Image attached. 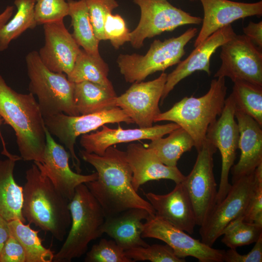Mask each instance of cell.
Returning <instances> with one entry per match:
<instances>
[{
    "label": "cell",
    "mask_w": 262,
    "mask_h": 262,
    "mask_svg": "<svg viewBox=\"0 0 262 262\" xmlns=\"http://www.w3.org/2000/svg\"><path fill=\"white\" fill-rule=\"evenodd\" d=\"M82 158L96 170L97 178L85 183L101 207L105 218L131 208L146 210L154 215L150 203L134 189L132 172L126 151L109 147L102 155L80 150Z\"/></svg>",
    "instance_id": "cell-1"
},
{
    "label": "cell",
    "mask_w": 262,
    "mask_h": 262,
    "mask_svg": "<svg viewBox=\"0 0 262 262\" xmlns=\"http://www.w3.org/2000/svg\"><path fill=\"white\" fill-rule=\"evenodd\" d=\"M0 116L15 131L21 159L42 163L46 127L38 102L31 93L15 91L0 74Z\"/></svg>",
    "instance_id": "cell-2"
},
{
    "label": "cell",
    "mask_w": 262,
    "mask_h": 262,
    "mask_svg": "<svg viewBox=\"0 0 262 262\" xmlns=\"http://www.w3.org/2000/svg\"><path fill=\"white\" fill-rule=\"evenodd\" d=\"M22 214L29 224L63 241L71 225L69 200L54 187L33 163L26 171Z\"/></svg>",
    "instance_id": "cell-3"
},
{
    "label": "cell",
    "mask_w": 262,
    "mask_h": 262,
    "mask_svg": "<svg viewBox=\"0 0 262 262\" xmlns=\"http://www.w3.org/2000/svg\"><path fill=\"white\" fill-rule=\"evenodd\" d=\"M227 91L225 78H216L205 95L184 97L168 110L161 112L154 122L168 121L178 124L192 137L197 150L206 139L209 126L221 114Z\"/></svg>",
    "instance_id": "cell-4"
},
{
    "label": "cell",
    "mask_w": 262,
    "mask_h": 262,
    "mask_svg": "<svg viewBox=\"0 0 262 262\" xmlns=\"http://www.w3.org/2000/svg\"><path fill=\"white\" fill-rule=\"evenodd\" d=\"M71 223L68 235L54 262H70L84 254L89 243L103 233L105 216L101 207L85 183L76 188L69 201Z\"/></svg>",
    "instance_id": "cell-5"
},
{
    "label": "cell",
    "mask_w": 262,
    "mask_h": 262,
    "mask_svg": "<svg viewBox=\"0 0 262 262\" xmlns=\"http://www.w3.org/2000/svg\"><path fill=\"white\" fill-rule=\"evenodd\" d=\"M25 62L29 93L37 97L44 118L60 113L80 115L74 101L75 83L70 81L66 75L49 70L35 50L27 54Z\"/></svg>",
    "instance_id": "cell-6"
},
{
    "label": "cell",
    "mask_w": 262,
    "mask_h": 262,
    "mask_svg": "<svg viewBox=\"0 0 262 262\" xmlns=\"http://www.w3.org/2000/svg\"><path fill=\"white\" fill-rule=\"evenodd\" d=\"M197 31L196 28L191 27L178 36L164 41L155 39L145 55L120 54L116 62L121 74L127 82L132 83L178 64L185 53V46Z\"/></svg>",
    "instance_id": "cell-7"
},
{
    "label": "cell",
    "mask_w": 262,
    "mask_h": 262,
    "mask_svg": "<svg viewBox=\"0 0 262 262\" xmlns=\"http://www.w3.org/2000/svg\"><path fill=\"white\" fill-rule=\"evenodd\" d=\"M44 119L45 125L50 133L56 136L68 149L73 165L78 173L82 171L80 160L75 151V145L78 136L95 131L107 124L133 123L125 112L118 107L76 116L60 113Z\"/></svg>",
    "instance_id": "cell-8"
},
{
    "label": "cell",
    "mask_w": 262,
    "mask_h": 262,
    "mask_svg": "<svg viewBox=\"0 0 262 262\" xmlns=\"http://www.w3.org/2000/svg\"><path fill=\"white\" fill-rule=\"evenodd\" d=\"M141 11L137 27L130 33V42L136 49L141 48L146 38L164 32L172 31L187 25H199L202 18L177 8L167 0H132Z\"/></svg>",
    "instance_id": "cell-9"
},
{
    "label": "cell",
    "mask_w": 262,
    "mask_h": 262,
    "mask_svg": "<svg viewBox=\"0 0 262 262\" xmlns=\"http://www.w3.org/2000/svg\"><path fill=\"white\" fill-rule=\"evenodd\" d=\"M217 148L205 139L197 150L195 164L182 181L192 201L196 225L201 226L216 204L217 184L213 173V155Z\"/></svg>",
    "instance_id": "cell-10"
},
{
    "label": "cell",
    "mask_w": 262,
    "mask_h": 262,
    "mask_svg": "<svg viewBox=\"0 0 262 262\" xmlns=\"http://www.w3.org/2000/svg\"><path fill=\"white\" fill-rule=\"evenodd\" d=\"M255 180L254 171L232 182L225 197L216 203L200 226L199 234L203 243L212 246L231 221L244 216L253 191Z\"/></svg>",
    "instance_id": "cell-11"
},
{
    "label": "cell",
    "mask_w": 262,
    "mask_h": 262,
    "mask_svg": "<svg viewBox=\"0 0 262 262\" xmlns=\"http://www.w3.org/2000/svg\"><path fill=\"white\" fill-rule=\"evenodd\" d=\"M221 65L214 78L228 77L262 86V52L244 34H237L221 47Z\"/></svg>",
    "instance_id": "cell-12"
},
{
    "label": "cell",
    "mask_w": 262,
    "mask_h": 262,
    "mask_svg": "<svg viewBox=\"0 0 262 262\" xmlns=\"http://www.w3.org/2000/svg\"><path fill=\"white\" fill-rule=\"evenodd\" d=\"M142 237L165 242L181 259L193 257L199 262H222L224 260L225 250L206 245L155 214L150 215L143 223Z\"/></svg>",
    "instance_id": "cell-13"
},
{
    "label": "cell",
    "mask_w": 262,
    "mask_h": 262,
    "mask_svg": "<svg viewBox=\"0 0 262 262\" xmlns=\"http://www.w3.org/2000/svg\"><path fill=\"white\" fill-rule=\"evenodd\" d=\"M235 112L234 102L229 95L226 98L221 114L209 126L206 134V139L219 149L221 156V171L216 203L225 197L231 186L229 181V173L234 165L239 139Z\"/></svg>",
    "instance_id": "cell-14"
},
{
    "label": "cell",
    "mask_w": 262,
    "mask_h": 262,
    "mask_svg": "<svg viewBox=\"0 0 262 262\" xmlns=\"http://www.w3.org/2000/svg\"><path fill=\"white\" fill-rule=\"evenodd\" d=\"M167 75L163 72L152 81L132 83L125 93L116 97L115 106L121 109L139 128L152 127L161 112L159 102Z\"/></svg>",
    "instance_id": "cell-15"
},
{
    "label": "cell",
    "mask_w": 262,
    "mask_h": 262,
    "mask_svg": "<svg viewBox=\"0 0 262 262\" xmlns=\"http://www.w3.org/2000/svg\"><path fill=\"white\" fill-rule=\"evenodd\" d=\"M46 136L43 163H33L49 179L56 189L70 201L77 187L95 180L97 173L82 175L72 171L69 164L70 153L55 141L47 128Z\"/></svg>",
    "instance_id": "cell-16"
},
{
    "label": "cell",
    "mask_w": 262,
    "mask_h": 262,
    "mask_svg": "<svg viewBox=\"0 0 262 262\" xmlns=\"http://www.w3.org/2000/svg\"><path fill=\"white\" fill-rule=\"evenodd\" d=\"M45 43L38 51L43 64L50 71L68 75L81 50L63 21L43 25Z\"/></svg>",
    "instance_id": "cell-17"
},
{
    "label": "cell",
    "mask_w": 262,
    "mask_h": 262,
    "mask_svg": "<svg viewBox=\"0 0 262 262\" xmlns=\"http://www.w3.org/2000/svg\"><path fill=\"white\" fill-rule=\"evenodd\" d=\"M236 34L233 27L229 24L213 33L195 47L189 55L181 61L176 68L167 75L160 100L161 103L179 82L195 72L203 71L210 76V61L212 55L219 48Z\"/></svg>",
    "instance_id": "cell-18"
},
{
    "label": "cell",
    "mask_w": 262,
    "mask_h": 262,
    "mask_svg": "<svg viewBox=\"0 0 262 262\" xmlns=\"http://www.w3.org/2000/svg\"><path fill=\"white\" fill-rule=\"evenodd\" d=\"M204 16L195 41L196 47L213 33L240 19L262 16V1L243 2L230 0H199Z\"/></svg>",
    "instance_id": "cell-19"
},
{
    "label": "cell",
    "mask_w": 262,
    "mask_h": 262,
    "mask_svg": "<svg viewBox=\"0 0 262 262\" xmlns=\"http://www.w3.org/2000/svg\"><path fill=\"white\" fill-rule=\"evenodd\" d=\"M101 127L100 131L82 135L80 143L87 152L101 156L113 145L140 140H152L162 137L180 127L171 122L145 128L123 129L120 125L116 129L110 128L105 125Z\"/></svg>",
    "instance_id": "cell-20"
},
{
    "label": "cell",
    "mask_w": 262,
    "mask_h": 262,
    "mask_svg": "<svg viewBox=\"0 0 262 262\" xmlns=\"http://www.w3.org/2000/svg\"><path fill=\"white\" fill-rule=\"evenodd\" d=\"M145 195L155 215L189 234L193 233L196 225L195 212L182 181L176 183L174 188L167 194L148 192Z\"/></svg>",
    "instance_id": "cell-21"
},
{
    "label": "cell",
    "mask_w": 262,
    "mask_h": 262,
    "mask_svg": "<svg viewBox=\"0 0 262 262\" xmlns=\"http://www.w3.org/2000/svg\"><path fill=\"white\" fill-rule=\"evenodd\" d=\"M126 153L132 172V185L136 192L141 185L149 181L166 179L178 183L185 179L177 166L164 164L153 150L141 144H130Z\"/></svg>",
    "instance_id": "cell-22"
},
{
    "label": "cell",
    "mask_w": 262,
    "mask_h": 262,
    "mask_svg": "<svg viewBox=\"0 0 262 262\" xmlns=\"http://www.w3.org/2000/svg\"><path fill=\"white\" fill-rule=\"evenodd\" d=\"M239 130L240 156L231 168L232 182L253 173L262 164V126L250 116L235 111Z\"/></svg>",
    "instance_id": "cell-23"
},
{
    "label": "cell",
    "mask_w": 262,
    "mask_h": 262,
    "mask_svg": "<svg viewBox=\"0 0 262 262\" xmlns=\"http://www.w3.org/2000/svg\"><path fill=\"white\" fill-rule=\"evenodd\" d=\"M150 214L140 208H131L105 218L103 233L112 238L124 250L149 245L142 237L143 220Z\"/></svg>",
    "instance_id": "cell-24"
},
{
    "label": "cell",
    "mask_w": 262,
    "mask_h": 262,
    "mask_svg": "<svg viewBox=\"0 0 262 262\" xmlns=\"http://www.w3.org/2000/svg\"><path fill=\"white\" fill-rule=\"evenodd\" d=\"M21 159L15 155L0 159V215L8 221L19 219L25 223L22 213L23 187L16 183L14 176L16 162Z\"/></svg>",
    "instance_id": "cell-25"
},
{
    "label": "cell",
    "mask_w": 262,
    "mask_h": 262,
    "mask_svg": "<svg viewBox=\"0 0 262 262\" xmlns=\"http://www.w3.org/2000/svg\"><path fill=\"white\" fill-rule=\"evenodd\" d=\"M115 91L89 81L75 83L74 98L80 115L101 112L115 106Z\"/></svg>",
    "instance_id": "cell-26"
},
{
    "label": "cell",
    "mask_w": 262,
    "mask_h": 262,
    "mask_svg": "<svg viewBox=\"0 0 262 262\" xmlns=\"http://www.w3.org/2000/svg\"><path fill=\"white\" fill-rule=\"evenodd\" d=\"M68 16L73 29L72 34L77 44L90 55L100 57L99 41L96 38L91 25L85 0H67Z\"/></svg>",
    "instance_id": "cell-27"
},
{
    "label": "cell",
    "mask_w": 262,
    "mask_h": 262,
    "mask_svg": "<svg viewBox=\"0 0 262 262\" xmlns=\"http://www.w3.org/2000/svg\"><path fill=\"white\" fill-rule=\"evenodd\" d=\"M168 134L165 138L151 140L147 147L153 150L164 164L177 166L182 155L190 151L195 147V143L190 134L181 127Z\"/></svg>",
    "instance_id": "cell-28"
},
{
    "label": "cell",
    "mask_w": 262,
    "mask_h": 262,
    "mask_svg": "<svg viewBox=\"0 0 262 262\" xmlns=\"http://www.w3.org/2000/svg\"><path fill=\"white\" fill-rule=\"evenodd\" d=\"M109 71L108 64L101 57H94L81 49L73 68L67 77L74 83L89 81L115 91L108 78Z\"/></svg>",
    "instance_id": "cell-29"
},
{
    "label": "cell",
    "mask_w": 262,
    "mask_h": 262,
    "mask_svg": "<svg viewBox=\"0 0 262 262\" xmlns=\"http://www.w3.org/2000/svg\"><path fill=\"white\" fill-rule=\"evenodd\" d=\"M30 224L19 219L9 221L10 234L20 243L25 252L26 262H51L53 252L45 247L38 236L39 230L32 229Z\"/></svg>",
    "instance_id": "cell-30"
},
{
    "label": "cell",
    "mask_w": 262,
    "mask_h": 262,
    "mask_svg": "<svg viewBox=\"0 0 262 262\" xmlns=\"http://www.w3.org/2000/svg\"><path fill=\"white\" fill-rule=\"evenodd\" d=\"M35 0H15L16 13L0 29V51L7 49L10 43L24 32L37 26L34 12Z\"/></svg>",
    "instance_id": "cell-31"
},
{
    "label": "cell",
    "mask_w": 262,
    "mask_h": 262,
    "mask_svg": "<svg viewBox=\"0 0 262 262\" xmlns=\"http://www.w3.org/2000/svg\"><path fill=\"white\" fill-rule=\"evenodd\" d=\"M230 96L235 111L248 115L262 126V86L237 81Z\"/></svg>",
    "instance_id": "cell-32"
},
{
    "label": "cell",
    "mask_w": 262,
    "mask_h": 262,
    "mask_svg": "<svg viewBox=\"0 0 262 262\" xmlns=\"http://www.w3.org/2000/svg\"><path fill=\"white\" fill-rule=\"evenodd\" d=\"M222 242L231 249L255 243L262 235V225L250 223L239 217L224 229Z\"/></svg>",
    "instance_id": "cell-33"
},
{
    "label": "cell",
    "mask_w": 262,
    "mask_h": 262,
    "mask_svg": "<svg viewBox=\"0 0 262 262\" xmlns=\"http://www.w3.org/2000/svg\"><path fill=\"white\" fill-rule=\"evenodd\" d=\"M126 256L133 262L149 261L151 262H184L178 257L168 245L154 244L146 247L139 246L125 250Z\"/></svg>",
    "instance_id": "cell-34"
},
{
    "label": "cell",
    "mask_w": 262,
    "mask_h": 262,
    "mask_svg": "<svg viewBox=\"0 0 262 262\" xmlns=\"http://www.w3.org/2000/svg\"><path fill=\"white\" fill-rule=\"evenodd\" d=\"M85 262H133L114 240L101 239L87 252Z\"/></svg>",
    "instance_id": "cell-35"
},
{
    "label": "cell",
    "mask_w": 262,
    "mask_h": 262,
    "mask_svg": "<svg viewBox=\"0 0 262 262\" xmlns=\"http://www.w3.org/2000/svg\"><path fill=\"white\" fill-rule=\"evenodd\" d=\"M34 16L37 25L63 21L68 16L69 6L65 0H36Z\"/></svg>",
    "instance_id": "cell-36"
},
{
    "label": "cell",
    "mask_w": 262,
    "mask_h": 262,
    "mask_svg": "<svg viewBox=\"0 0 262 262\" xmlns=\"http://www.w3.org/2000/svg\"><path fill=\"white\" fill-rule=\"evenodd\" d=\"M94 34L99 41L107 40L104 31L106 16L119 5L116 0H85Z\"/></svg>",
    "instance_id": "cell-37"
},
{
    "label": "cell",
    "mask_w": 262,
    "mask_h": 262,
    "mask_svg": "<svg viewBox=\"0 0 262 262\" xmlns=\"http://www.w3.org/2000/svg\"><path fill=\"white\" fill-rule=\"evenodd\" d=\"M104 33L115 49L130 41V32L124 19L118 14H108L104 25Z\"/></svg>",
    "instance_id": "cell-38"
},
{
    "label": "cell",
    "mask_w": 262,
    "mask_h": 262,
    "mask_svg": "<svg viewBox=\"0 0 262 262\" xmlns=\"http://www.w3.org/2000/svg\"><path fill=\"white\" fill-rule=\"evenodd\" d=\"M255 180L253 191L244 220L262 225V164L255 170Z\"/></svg>",
    "instance_id": "cell-39"
},
{
    "label": "cell",
    "mask_w": 262,
    "mask_h": 262,
    "mask_svg": "<svg viewBox=\"0 0 262 262\" xmlns=\"http://www.w3.org/2000/svg\"><path fill=\"white\" fill-rule=\"evenodd\" d=\"M253 248L248 253L242 255L236 249L229 248L225 251L223 262H262V235L255 243Z\"/></svg>",
    "instance_id": "cell-40"
},
{
    "label": "cell",
    "mask_w": 262,
    "mask_h": 262,
    "mask_svg": "<svg viewBox=\"0 0 262 262\" xmlns=\"http://www.w3.org/2000/svg\"><path fill=\"white\" fill-rule=\"evenodd\" d=\"M0 262H26L24 248L18 240L11 235L1 250Z\"/></svg>",
    "instance_id": "cell-41"
},
{
    "label": "cell",
    "mask_w": 262,
    "mask_h": 262,
    "mask_svg": "<svg viewBox=\"0 0 262 262\" xmlns=\"http://www.w3.org/2000/svg\"><path fill=\"white\" fill-rule=\"evenodd\" d=\"M244 34L260 49H262V21L254 22L250 21L243 28Z\"/></svg>",
    "instance_id": "cell-42"
},
{
    "label": "cell",
    "mask_w": 262,
    "mask_h": 262,
    "mask_svg": "<svg viewBox=\"0 0 262 262\" xmlns=\"http://www.w3.org/2000/svg\"><path fill=\"white\" fill-rule=\"evenodd\" d=\"M10 235L9 221L0 215V255Z\"/></svg>",
    "instance_id": "cell-43"
},
{
    "label": "cell",
    "mask_w": 262,
    "mask_h": 262,
    "mask_svg": "<svg viewBox=\"0 0 262 262\" xmlns=\"http://www.w3.org/2000/svg\"><path fill=\"white\" fill-rule=\"evenodd\" d=\"M14 10L13 6H7L0 13V29L11 19Z\"/></svg>",
    "instance_id": "cell-44"
},
{
    "label": "cell",
    "mask_w": 262,
    "mask_h": 262,
    "mask_svg": "<svg viewBox=\"0 0 262 262\" xmlns=\"http://www.w3.org/2000/svg\"><path fill=\"white\" fill-rule=\"evenodd\" d=\"M3 123H4L3 120L0 116V137L2 141V146H3V151L2 152V153L4 154V155H5L6 157H8L11 154V153H9L8 151L7 150V149H6L5 143L3 140V138L2 137V134L1 133V131H0V127Z\"/></svg>",
    "instance_id": "cell-45"
},
{
    "label": "cell",
    "mask_w": 262,
    "mask_h": 262,
    "mask_svg": "<svg viewBox=\"0 0 262 262\" xmlns=\"http://www.w3.org/2000/svg\"><path fill=\"white\" fill-rule=\"evenodd\" d=\"M191 0V1H194V0Z\"/></svg>",
    "instance_id": "cell-46"
}]
</instances>
